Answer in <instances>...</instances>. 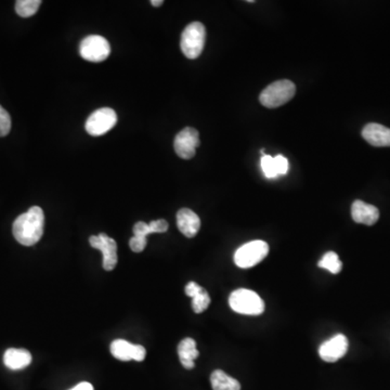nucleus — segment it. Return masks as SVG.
I'll return each mask as SVG.
<instances>
[{
  "instance_id": "nucleus-1",
  "label": "nucleus",
  "mask_w": 390,
  "mask_h": 390,
  "mask_svg": "<svg viewBox=\"0 0 390 390\" xmlns=\"http://www.w3.org/2000/svg\"><path fill=\"white\" fill-rule=\"evenodd\" d=\"M44 225L45 215L43 210L38 206L31 207L13 222L15 240L24 246H33L43 237Z\"/></svg>"
},
{
  "instance_id": "nucleus-2",
  "label": "nucleus",
  "mask_w": 390,
  "mask_h": 390,
  "mask_svg": "<svg viewBox=\"0 0 390 390\" xmlns=\"http://www.w3.org/2000/svg\"><path fill=\"white\" fill-rule=\"evenodd\" d=\"M295 94L296 86L294 82L287 80H277L263 90L259 101L268 108H279L293 99Z\"/></svg>"
},
{
  "instance_id": "nucleus-3",
  "label": "nucleus",
  "mask_w": 390,
  "mask_h": 390,
  "mask_svg": "<svg viewBox=\"0 0 390 390\" xmlns=\"http://www.w3.org/2000/svg\"><path fill=\"white\" fill-rule=\"evenodd\" d=\"M229 305L234 313L245 315H259L265 311V303L257 293L240 289L231 293Z\"/></svg>"
},
{
  "instance_id": "nucleus-4",
  "label": "nucleus",
  "mask_w": 390,
  "mask_h": 390,
  "mask_svg": "<svg viewBox=\"0 0 390 390\" xmlns=\"http://www.w3.org/2000/svg\"><path fill=\"white\" fill-rule=\"evenodd\" d=\"M206 30L201 22H192L181 34L180 47L188 59L200 57L204 49Z\"/></svg>"
},
{
  "instance_id": "nucleus-5",
  "label": "nucleus",
  "mask_w": 390,
  "mask_h": 390,
  "mask_svg": "<svg viewBox=\"0 0 390 390\" xmlns=\"http://www.w3.org/2000/svg\"><path fill=\"white\" fill-rule=\"evenodd\" d=\"M268 254L269 245L265 241L256 240L239 247L233 259L239 268L249 269L261 263Z\"/></svg>"
},
{
  "instance_id": "nucleus-6",
  "label": "nucleus",
  "mask_w": 390,
  "mask_h": 390,
  "mask_svg": "<svg viewBox=\"0 0 390 390\" xmlns=\"http://www.w3.org/2000/svg\"><path fill=\"white\" fill-rule=\"evenodd\" d=\"M80 52L82 59L90 62H102L110 56V44L102 36H88L80 44Z\"/></svg>"
},
{
  "instance_id": "nucleus-7",
  "label": "nucleus",
  "mask_w": 390,
  "mask_h": 390,
  "mask_svg": "<svg viewBox=\"0 0 390 390\" xmlns=\"http://www.w3.org/2000/svg\"><path fill=\"white\" fill-rule=\"evenodd\" d=\"M118 122L115 111L110 108H102L94 111L86 122V130L92 136H102L110 132Z\"/></svg>"
},
{
  "instance_id": "nucleus-8",
  "label": "nucleus",
  "mask_w": 390,
  "mask_h": 390,
  "mask_svg": "<svg viewBox=\"0 0 390 390\" xmlns=\"http://www.w3.org/2000/svg\"><path fill=\"white\" fill-rule=\"evenodd\" d=\"M89 243L94 249H99L103 255V268L106 271H112L118 265V244L113 239L106 233L99 235H92Z\"/></svg>"
},
{
  "instance_id": "nucleus-9",
  "label": "nucleus",
  "mask_w": 390,
  "mask_h": 390,
  "mask_svg": "<svg viewBox=\"0 0 390 390\" xmlns=\"http://www.w3.org/2000/svg\"><path fill=\"white\" fill-rule=\"evenodd\" d=\"M200 146L199 132L194 128L187 127L181 130L175 138L174 148L177 156L184 160H190L195 156L196 148Z\"/></svg>"
},
{
  "instance_id": "nucleus-10",
  "label": "nucleus",
  "mask_w": 390,
  "mask_h": 390,
  "mask_svg": "<svg viewBox=\"0 0 390 390\" xmlns=\"http://www.w3.org/2000/svg\"><path fill=\"white\" fill-rule=\"evenodd\" d=\"M349 343L348 339L343 334H337L329 341H325L319 348V356L323 361H339L347 353Z\"/></svg>"
},
{
  "instance_id": "nucleus-11",
  "label": "nucleus",
  "mask_w": 390,
  "mask_h": 390,
  "mask_svg": "<svg viewBox=\"0 0 390 390\" xmlns=\"http://www.w3.org/2000/svg\"><path fill=\"white\" fill-rule=\"evenodd\" d=\"M111 353L116 359L120 361H134L141 362L146 358V348L141 345H132L124 339H116L111 344Z\"/></svg>"
},
{
  "instance_id": "nucleus-12",
  "label": "nucleus",
  "mask_w": 390,
  "mask_h": 390,
  "mask_svg": "<svg viewBox=\"0 0 390 390\" xmlns=\"http://www.w3.org/2000/svg\"><path fill=\"white\" fill-rule=\"evenodd\" d=\"M351 217L357 224L373 226L379 219V210L373 205L357 200L351 206Z\"/></svg>"
},
{
  "instance_id": "nucleus-13",
  "label": "nucleus",
  "mask_w": 390,
  "mask_h": 390,
  "mask_svg": "<svg viewBox=\"0 0 390 390\" xmlns=\"http://www.w3.org/2000/svg\"><path fill=\"white\" fill-rule=\"evenodd\" d=\"M362 137L367 144L377 148L390 146V128L381 124L370 122L362 130Z\"/></svg>"
},
{
  "instance_id": "nucleus-14",
  "label": "nucleus",
  "mask_w": 390,
  "mask_h": 390,
  "mask_svg": "<svg viewBox=\"0 0 390 390\" xmlns=\"http://www.w3.org/2000/svg\"><path fill=\"white\" fill-rule=\"evenodd\" d=\"M177 226L187 238H194L201 228V219L189 208H182L177 213Z\"/></svg>"
},
{
  "instance_id": "nucleus-15",
  "label": "nucleus",
  "mask_w": 390,
  "mask_h": 390,
  "mask_svg": "<svg viewBox=\"0 0 390 390\" xmlns=\"http://www.w3.org/2000/svg\"><path fill=\"white\" fill-rule=\"evenodd\" d=\"M4 362L8 369L18 371V370L25 369L31 365L32 355L25 349L10 348L4 355Z\"/></svg>"
},
{
  "instance_id": "nucleus-16",
  "label": "nucleus",
  "mask_w": 390,
  "mask_h": 390,
  "mask_svg": "<svg viewBox=\"0 0 390 390\" xmlns=\"http://www.w3.org/2000/svg\"><path fill=\"white\" fill-rule=\"evenodd\" d=\"M178 355L182 367L187 370L193 369L195 367V359L200 356L194 339L188 337L181 341L178 346Z\"/></svg>"
},
{
  "instance_id": "nucleus-17",
  "label": "nucleus",
  "mask_w": 390,
  "mask_h": 390,
  "mask_svg": "<svg viewBox=\"0 0 390 390\" xmlns=\"http://www.w3.org/2000/svg\"><path fill=\"white\" fill-rule=\"evenodd\" d=\"M213 390H241V384L221 370H216L210 375Z\"/></svg>"
},
{
  "instance_id": "nucleus-18",
  "label": "nucleus",
  "mask_w": 390,
  "mask_h": 390,
  "mask_svg": "<svg viewBox=\"0 0 390 390\" xmlns=\"http://www.w3.org/2000/svg\"><path fill=\"white\" fill-rule=\"evenodd\" d=\"M317 266H319L320 268L329 271V272L333 273V275H337V273L341 272V269H343V263H341L336 253L329 252L319 261Z\"/></svg>"
},
{
  "instance_id": "nucleus-19",
  "label": "nucleus",
  "mask_w": 390,
  "mask_h": 390,
  "mask_svg": "<svg viewBox=\"0 0 390 390\" xmlns=\"http://www.w3.org/2000/svg\"><path fill=\"white\" fill-rule=\"evenodd\" d=\"M40 5V0H18L15 3V11L20 17L30 18L35 15Z\"/></svg>"
},
{
  "instance_id": "nucleus-20",
  "label": "nucleus",
  "mask_w": 390,
  "mask_h": 390,
  "mask_svg": "<svg viewBox=\"0 0 390 390\" xmlns=\"http://www.w3.org/2000/svg\"><path fill=\"white\" fill-rule=\"evenodd\" d=\"M210 303V297L206 289H201L192 297V308L195 313H202L208 308Z\"/></svg>"
},
{
  "instance_id": "nucleus-21",
  "label": "nucleus",
  "mask_w": 390,
  "mask_h": 390,
  "mask_svg": "<svg viewBox=\"0 0 390 390\" xmlns=\"http://www.w3.org/2000/svg\"><path fill=\"white\" fill-rule=\"evenodd\" d=\"M260 166L266 178L273 179L279 176L277 168H275V158H272V156H267V154L263 156L260 160Z\"/></svg>"
},
{
  "instance_id": "nucleus-22",
  "label": "nucleus",
  "mask_w": 390,
  "mask_h": 390,
  "mask_svg": "<svg viewBox=\"0 0 390 390\" xmlns=\"http://www.w3.org/2000/svg\"><path fill=\"white\" fill-rule=\"evenodd\" d=\"M11 130V118L7 111L0 106V137H6Z\"/></svg>"
},
{
  "instance_id": "nucleus-23",
  "label": "nucleus",
  "mask_w": 390,
  "mask_h": 390,
  "mask_svg": "<svg viewBox=\"0 0 390 390\" xmlns=\"http://www.w3.org/2000/svg\"><path fill=\"white\" fill-rule=\"evenodd\" d=\"M146 243H148L146 238L134 235L130 241V249H132V252L141 253L146 249Z\"/></svg>"
},
{
  "instance_id": "nucleus-24",
  "label": "nucleus",
  "mask_w": 390,
  "mask_h": 390,
  "mask_svg": "<svg viewBox=\"0 0 390 390\" xmlns=\"http://www.w3.org/2000/svg\"><path fill=\"white\" fill-rule=\"evenodd\" d=\"M132 231H134V234L136 235V237H144V238H146L149 234L153 233L150 225L146 224L144 221H139V222H137Z\"/></svg>"
},
{
  "instance_id": "nucleus-25",
  "label": "nucleus",
  "mask_w": 390,
  "mask_h": 390,
  "mask_svg": "<svg viewBox=\"0 0 390 390\" xmlns=\"http://www.w3.org/2000/svg\"><path fill=\"white\" fill-rule=\"evenodd\" d=\"M275 168H277V175L282 176L289 172V161L283 156H277L275 158Z\"/></svg>"
},
{
  "instance_id": "nucleus-26",
  "label": "nucleus",
  "mask_w": 390,
  "mask_h": 390,
  "mask_svg": "<svg viewBox=\"0 0 390 390\" xmlns=\"http://www.w3.org/2000/svg\"><path fill=\"white\" fill-rule=\"evenodd\" d=\"M151 229L153 233H164L168 230V222L164 219H158V220L151 221Z\"/></svg>"
},
{
  "instance_id": "nucleus-27",
  "label": "nucleus",
  "mask_w": 390,
  "mask_h": 390,
  "mask_svg": "<svg viewBox=\"0 0 390 390\" xmlns=\"http://www.w3.org/2000/svg\"><path fill=\"white\" fill-rule=\"evenodd\" d=\"M201 289H202V287H200V285L196 284L195 282H190L187 284L184 291H186V294L192 298V297L194 296V295L196 294Z\"/></svg>"
},
{
  "instance_id": "nucleus-28",
  "label": "nucleus",
  "mask_w": 390,
  "mask_h": 390,
  "mask_svg": "<svg viewBox=\"0 0 390 390\" xmlns=\"http://www.w3.org/2000/svg\"><path fill=\"white\" fill-rule=\"evenodd\" d=\"M70 390H94V386L92 385L90 383H87V382H82V383L78 384V385H76L75 387L72 388V389Z\"/></svg>"
},
{
  "instance_id": "nucleus-29",
  "label": "nucleus",
  "mask_w": 390,
  "mask_h": 390,
  "mask_svg": "<svg viewBox=\"0 0 390 390\" xmlns=\"http://www.w3.org/2000/svg\"><path fill=\"white\" fill-rule=\"evenodd\" d=\"M151 4H152V6H154V7H160L161 5L164 4V1H163V0H152Z\"/></svg>"
}]
</instances>
